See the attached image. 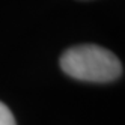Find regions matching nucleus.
Wrapping results in <instances>:
<instances>
[{
	"label": "nucleus",
	"instance_id": "f257e3e1",
	"mask_svg": "<svg viewBox=\"0 0 125 125\" xmlns=\"http://www.w3.org/2000/svg\"><path fill=\"white\" fill-rule=\"evenodd\" d=\"M60 66L68 75L83 82L105 83L122 74V65L112 51L98 45H78L63 53Z\"/></svg>",
	"mask_w": 125,
	"mask_h": 125
},
{
	"label": "nucleus",
	"instance_id": "f03ea898",
	"mask_svg": "<svg viewBox=\"0 0 125 125\" xmlns=\"http://www.w3.org/2000/svg\"><path fill=\"white\" fill-rule=\"evenodd\" d=\"M0 125H17L14 115L3 103H0Z\"/></svg>",
	"mask_w": 125,
	"mask_h": 125
}]
</instances>
